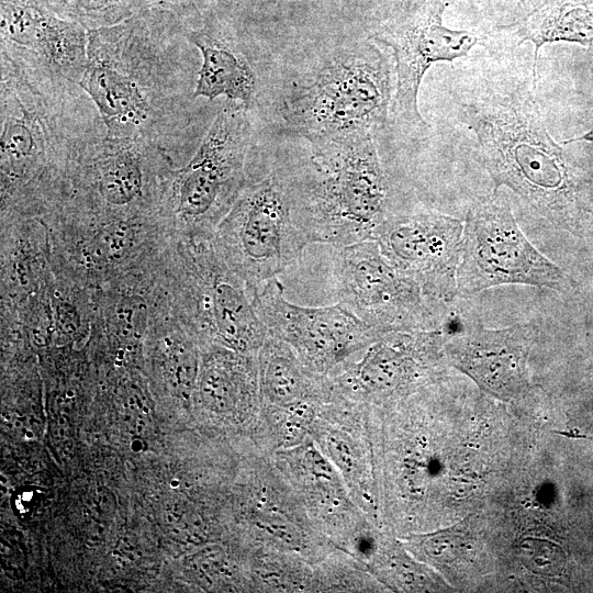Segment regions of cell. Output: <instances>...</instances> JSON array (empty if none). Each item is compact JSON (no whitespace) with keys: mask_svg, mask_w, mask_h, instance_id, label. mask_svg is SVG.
Segmentation results:
<instances>
[{"mask_svg":"<svg viewBox=\"0 0 593 593\" xmlns=\"http://www.w3.org/2000/svg\"><path fill=\"white\" fill-rule=\"evenodd\" d=\"M495 189L507 187L552 226L593 231V130L557 142L526 83L479 89L459 108Z\"/></svg>","mask_w":593,"mask_h":593,"instance_id":"6da1fadb","label":"cell"},{"mask_svg":"<svg viewBox=\"0 0 593 593\" xmlns=\"http://www.w3.org/2000/svg\"><path fill=\"white\" fill-rule=\"evenodd\" d=\"M172 12L134 13L88 31L87 66L78 86L110 137L144 139L166 149L181 127L183 96Z\"/></svg>","mask_w":593,"mask_h":593,"instance_id":"7a4b0ae2","label":"cell"},{"mask_svg":"<svg viewBox=\"0 0 593 593\" xmlns=\"http://www.w3.org/2000/svg\"><path fill=\"white\" fill-rule=\"evenodd\" d=\"M2 192L31 205L70 179L82 142L104 126L76 83L0 49Z\"/></svg>","mask_w":593,"mask_h":593,"instance_id":"3957f363","label":"cell"},{"mask_svg":"<svg viewBox=\"0 0 593 593\" xmlns=\"http://www.w3.org/2000/svg\"><path fill=\"white\" fill-rule=\"evenodd\" d=\"M282 181L298 226L310 243L334 248L373 239L392 213L390 190L372 135L311 146L306 168Z\"/></svg>","mask_w":593,"mask_h":593,"instance_id":"277c9868","label":"cell"},{"mask_svg":"<svg viewBox=\"0 0 593 593\" xmlns=\"http://www.w3.org/2000/svg\"><path fill=\"white\" fill-rule=\"evenodd\" d=\"M391 91L389 60L366 43L340 51L306 85H295L282 113L311 146L373 136L387 121Z\"/></svg>","mask_w":593,"mask_h":593,"instance_id":"5b68a950","label":"cell"},{"mask_svg":"<svg viewBox=\"0 0 593 593\" xmlns=\"http://www.w3.org/2000/svg\"><path fill=\"white\" fill-rule=\"evenodd\" d=\"M215 233L216 249L250 295L298 264L311 244L277 175L246 184Z\"/></svg>","mask_w":593,"mask_h":593,"instance_id":"8992f818","label":"cell"},{"mask_svg":"<svg viewBox=\"0 0 593 593\" xmlns=\"http://www.w3.org/2000/svg\"><path fill=\"white\" fill-rule=\"evenodd\" d=\"M503 284H525L566 293L574 281L525 236L510 201L494 192L468 211L463 224L457 295Z\"/></svg>","mask_w":593,"mask_h":593,"instance_id":"52a82bcc","label":"cell"},{"mask_svg":"<svg viewBox=\"0 0 593 593\" xmlns=\"http://www.w3.org/2000/svg\"><path fill=\"white\" fill-rule=\"evenodd\" d=\"M246 109L227 100L192 159L170 172L164 203L188 228L210 233L246 186L244 166L250 139Z\"/></svg>","mask_w":593,"mask_h":593,"instance_id":"ba28073f","label":"cell"},{"mask_svg":"<svg viewBox=\"0 0 593 593\" xmlns=\"http://www.w3.org/2000/svg\"><path fill=\"white\" fill-rule=\"evenodd\" d=\"M448 337L438 327L379 334L328 377L333 396L370 406L409 398L440 380Z\"/></svg>","mask_w":593,"mask_h":593,"instance_id":"9c48e42d","label":"cell"},{"mask_svg":"<svg viewBox=\"0 0 593 593\" xmlns=\"http://www.w3.org/2000/svg\"><path fill=\"white\" fill-rule=\"evenodd\" d=\"M334 276L337 302L379 334L437 327L421 286L394 267L374 239L336 247Z\"/></svg>","mask_w":593,"mask_h":593,"instance_id":"30bf717a","label":"cell"},{"mask_svg":"<svg viewBox=\"0 0 593 593\" xmlns=\"http://www.w3.org/2000/svg\"><path fill=\"white\" fill-rule=\"evenodd\" d=\"M447 5L445 0L400 3L374 34L378 42L391 47L394 53L395 118L405 131L418 136L429 127L417 107L424 74L436 61H452L466 56L478 43L470 32L451 30L443 24Z\"/></svg>","mask_w":593,"mask_h":593,"instance_id":"8fae6325","label":"cell"},{"mask_svg":"<svg viewBox=\"0 0 593 593\" xmlns=\"http://www.w3.org/2000/svg\"><path fill=\"white\" fill-rule=\"evenodd\" d=\"M251 301L268 334L287 343L321 377H329L379 335L339 302L318 307L290 302L278 278L253 292Z\"/></svg>","mask_w":593,"mask_h":593,"instance_id":"7c38bea8","label":"cell"},{"mask_svg":"<svg viewBox=\"0 0 593 593\" xmlns=\"http://www.w3.org/2000/svg\"><path fill=\"white\" fill-rule=\"evenodd\" d=\"M246 465L236 510L247 551H278L317 564L337 549L314 527L269 455L250 450Z\"/></svg>","mask_w":593,"mask_h":593,"instance_id":"4fadbf2b","label":"cell"},{"mask_svg":"<svg viewBox=\"0 0 593 593\" xmlns=\"http://www.w3.org/2000/svg\"><path fill=\"white\" fill-rule=\"evenodd\" d=\"M373 239L385 258L413 278L433 304L457 296L463 224L434 211L391 213L376 230Z\"/></svg>","mask_w":593,"mask_h":593,"instance_id":"5bb4252c","label":"cell"},{"mask_svg":"<svg viewBox=\"0 0 593 593\" xmlns=\"http://www.w3.org/2000/svg\"><path fill=\"white\" fill-rule=\"evenodd\" d=\"M269 458L314 527L336 548L355 558L378 527L355 503L340 474L313 439L275 450Z\"/></svg>","mask_w":593,"mask_h":593,"instance_id":"9a60e30c","label":"cell"},{"mask_svg":"<svg viewBox=\"0 0 593 593\" xmlns=\"http://www.w3.org/2000/svg\"><path fill=\"white\" fill-rule=\"evenodd\" d=\"M311 438L336 468L366 517L384 529L369 405L334 396L321 403Z\"/></svg>","mask_w":593,"mask_h":593,"instance_id":"2e32d148","label":"cell"},{"mask_svg":"<svg viewBox=\"0 0 593 593\" xmlns=\"http://www.w3.org/2000/svg\"><path fill=\"white\" fill-rule=\"evenodd\" d=\"M88 31L37 0H0V47L78 85L87 66Z\"/></svg>","mask_w":593,"mask_h":593,"instance_id":"e0dca14e","label":"cell"},{"mask_svg":"<svg viewBox=\"0 0 593 593\" xmlns=\"http://www.w3.org/2000/svg\"><path fill=\"white\" fill-rule=\"evenodd\" d=\"M537 334L533 323L504 328L471 325L457 335L449 334L446 361L471 378L482 391L511 401L529 387L527 361Z\"/></svg>","mask_w":593,"mask_h":593,"instance_id":"ac0fdd59","label":"cell"},{"mask_svg":"<svg viewBox=\"0 0 593 593\" xmlns=\"http://www.w3.org/2000/svg\"><path fill=\"white\" fill-rule=\"evenodd\" d=\"M257 355L214 347L205 354L198 378L202 410L214 418L247 424L249 438L261 409Z\"/></svg>","mask_w":593,"mask_h":593,"instance_id":"d6986e66","label":"cell"},{"mask_svg":"<svg viewBox=\"0 0 593 593\" xmlns=\"http://www.w3.org/2000/svg\"><path fill=\"white\" fill-rule=\"evenodd\" d=\"M519 43L535 46L534 82L539 48L547 43L566 41L585 47L593 44V0H519L510 22L501 25Z\"/></svg>","mask_w":593,"mask_h":593,"instance_id":"ffe728a7","label":"cell"},{"mask_svg":"<svg viewBox=\"0 0 593 593\" xmlns=\"http://www.w3.org/2000/svg\"><path fill=\"white\" fill-rule=\"evenodd\" d=\"M257 358L261 405L287 409L333 399L328 377L311 371L287 343L268 335Z\"/></svg>","mask_w":593,"mask_h":593,"instance_id":"44dd1931","label":"cell"},{"mask_svg":"<svg viewBox=\"0 0 593 593\" xmlns=\"http://www.w3.org/2000/svg\"><path fill=\"white\" fill-rule=\"evenodd\" d=\"M187 41L202 56L193 89L194 99L220 96L248 105L256 90V74L246 59L208 26L187 29Z\"/></svg>","mask_w":593,"mask_h":593,"instance_id":"7402d4cb","label":"cell"},{"mask_svg":"<svg viewBox=\"0 0 593 593\" xmlns=\"http://www.w3.org/2000/svg\"><path fill=\"white\" fill-rule=\"evenodd\" d=\"M366 568L389 591L426 592L446 586L428 564L416 559L398 536L385 529L366 562Z\"/></svg>","mask_w":593,"mask_h":593,"instance_id":"603a6c76","label":"cell"},{"mask_svg":"<svg viewBox=\"0 0 593 593\" xmlns=\"http://www.w3.org/2000/svg\"><path fill=\"white\" fill-rule=\"evenodd\" d=\"M316 592H382L385 588L349 553L335 549L315 564Z\"/></svg>","mask_w":593,"mask_h":593,"instance_id":"cb8c5ba5","label":"cell"},{"mask_svg":"<svg viewBox=\"0 0 593 593\" xmlns=\"http://www.w3.org/2000/svg\"><path fill=\"white\" fill-rule=\"evenodd\" d=\"M58 16L87 30L116 24L133 11L122 0H37Z\"/></svg>","mask_w":593,"mask_h":593,"instance_id":"d4e9b609","label":"cell"},{"mask_svg":"<svg viewBox=\"0 0 593 593\" xmlns=\"http://www.w3.org/2000/svg\"><path fill=\"white\" fill-rule=\"evenodd\" d=\"M521 551L525 566L544 575L560 574L566 564L563 551L547 540L526 538L521 544Z\"/></svg>","mask_w":593,"mask_h":593,"instance_id":"484cf974","label":"cell"},{"mask_svg":"<svg viewBox=\"0 0 593 593\" xmlns=\"http://www.w3.org/2000/svg\"><path fill=\"white\" fill-rule=\"evenodd\" d=\"M133 233V227L127 222L111 221L99 230L92 253L108 260L120 258L132 244Z\"/></svg>","mask_w":593,"mask_h":593,"instance_id":"4316f807","label":"cell"},{"mask_svg":"<svg viewBox=\"0 0 593 593\" xmlns=\"http://www.w3.org/2000/svg\"><path fill=\"white\" fill-rule=\"evenodd\" d=\"M133 13L172 12L183 20L189 19L177 0H122Z\"/></svg>","mask_w":593,"mask_h":593,"instance_id":"83f0119b","label":"cell"},{"mask_svg":"<svg viewBox=\"0 0 593 593\" xmlns=\"http://www.w3.org/2000/svg\"><path fill=\"white\" fill-rule=\"evenodd\" d=\"M177 2L181 7L183 12L188 15V18L200 15L195 7L194 0H177Z\"/></svg>","mask_w":593,"mask_h":593,"instance_id":"f1b7e54d","label":"cell"},{"mask_svg":"<svg viewBox=\"0 0 593 593\" xmlns=\"http://www.w3.org/2000/svg\"><path fill=\"white\" fill-rule=\"evenodd\" d=\"M412 0H401L402 3H406V2H410Z\"/></svg>","mask_w":593,"mask_h":593,"instance_id":"f546056e","label":"cell"}]
</instances>
